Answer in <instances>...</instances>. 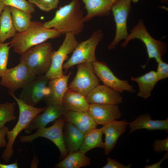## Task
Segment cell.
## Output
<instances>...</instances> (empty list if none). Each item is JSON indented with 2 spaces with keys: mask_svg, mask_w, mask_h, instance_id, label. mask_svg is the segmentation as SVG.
<instances>
[{
  "mask_svg": "<svg viewBox=\"0 0 168 168\" xmlns=\"http://www.w3.org/2000/svg\"><path fill=\"white\" fill-rule=\"evenodd\" d=\"M84 17L80 0H71L68 4L60 7L51 20L43 23L47 28H54L61 35L81 33L84 27Z\"/></svg>",
  "mask_w": 168,
  "mask_h": 168,
  "instance_id": "cell-1",
  "label": "cell"
},
{
  "mask_svg": "<svg viewBox=\"0 0 168 168\" xmlns=\"http://www.w3.org/2000/svg\"><path fill=\"white\" fill-rule=\"evenodd\" d=\"M61 35L54 28H45L43 23L32 21L26 30L16 33L10 42V45L15 52L21 55L32 47L48 39L58 37Z\"/></svg>",
  "mask_w": 168,
  "mask_h": 168,
  "instance_id": "cell-2",
  "label": "cell"
},
{
  "mask_svg": "<svg viewBox=\"0 0 168 168\" xmlns=\"http://www.w3.org/2000/svg\"><path fill=\"white\" fill-rule=\"evenodd\" d=\"M8 91L9 94L16 101L19 108V116L15 127L7 133L8 141L7 146L2 156V159L6 163L9 162L13 155V145L19 133L25 129L32 119L37 114L43 112L45 108H39L29 105L18 98L14 92Z\"/></svg>",
  "mask_w": 168,
  "mask_h": 168,
  "instance_id": "cell-3",
  "label": "cell"
},
{
  "mask_svg": "<svg viewBox=\"0 0 168 168\" xmlns=\"http://www.w3.org/2000/svg\"><path fill=\"white\" fill-rule=\"evenodd\" d=\"M138 39L144 44L147 49L148 59L144 65L141 66L145 68L149 60L154 58L156 62L162 60V57L166 51L167 44L153 38L147 31L143 21L139 19L131 30L130 33L121 44L122 47L125 48L131 40Z\"/></svg>",
  "mask_w": 168,
  "mask_h": 168,
  "instance_id": "cell-4",
  "label": "cell"
},
{
  "mask_svg": "<svg viewBox=\"0 0 168 168\" xmlns=\"http://www.w3.org/2000/svg\"><path fill=\"white\" fill-rule=\"evenodd\" d=\"M52 49L50 42L41 43L30 48L21 54L20 62L26 65L37 76L44 75L50 68Z\"/></svg>",
  "mask_w": 168,
  "mask_h": 168,
  "instance_id": "cell-5",
  "label": "cell"
},
{
  "mask_svg": "<svg viewBox=\"0 0 168 168\" xmlns=\"http://www.w3.org/2000/svg\"><path fill=\"white\" fill-rule=\"evenodd\" d=\"M103 37L101 29H98L93 31L87 40L78 43L70 58L63 64V68L67 70L80 63H92L97 60L96 49Z\"/></svg>",
  "mask_w": 168,
  "mask_h": 168,
  "instance_id": "cell-6",
  "label": "cell"
},
{
  "mask_svg": "<svg viewBox=\"0 0 168 168\" xmlns=\"http://www.w3.org/2000/svg\"><path fill=\"white\" fill-rule=\"evenodd\" d=\"M65 121L63 116L60 117L50 127L39 128L34 134L20 136V141L22 142H30L39 137L47 138L58 148L60 154V159L62 160L68 154L63 139V129Z\"/></svg>",
  "mask_w": 168,
  "mask_h": 168,
  "instance_id": "cell-7",
  "label": "cell"
},
{
  "mask_svg": "<svg viewBox=\"0 0 168 168\" xmlns=\"http://www.w3.org/2000/svg\"><path fill=\"white\" fill-rule=\"evenodd\" d=\"M72 33L65 34L64 40L57 51H53L50 68L44 75L49 80L63 77V62L68 55L73 52L78 42Z\"/></svg>",
  "mask_w": 168,
  "mask_h": 168,
  "instance_id": "cell-8",
  "label": "cell"
},
{
  "mask_svg": "<svg viewBox=\"0 0 168 168\" xmlns=\"http://www.w3.org/2000/svg\"><path fill=\"white\" fill-rule=\"evenodd\" d=\"M77 71L68 89L86 97L95 87L100 84V80L94 72L92 63H85L77 65Z\"/></svg>",
  "mask_w": 168,
  "mask_h": 168,
  "instance_id": "cell-9",
  "label": "cell"
},
{
  "mask_svg": "<svg viewBox=\"0 0 168 168\" xmlns=\"http://www.w3.org/2000/svg\"><path fill=\"white\" fill-rule=\"evenodd\" d=\"M37 76L26 65L20 62L14 67L7 68L1 78L0 84L8 91L14 92L23 88Z\"/></svg>",
  "mask_w": 168,
  "mask_h": 168,
  "instance_id": "cell-10",
  "label": "cell"
},
{
  "mask_svg": "<svg viewBox=\"0 0 168 168\" xmlns=\"http://www.w3.org/2000/svg\"><path fill=\"white\" fill-rule=\"evenodd\" d=\"M131 2L130 0H118L111 8V11L116 25V31L113 40L108 46L109 50L115 49L128 34L127 22L131 10Z\"/></svg>",
  "mask_w": 168,
  "mask_h": 168,
  "instance_id": "cell-11",
  "label": "cell"
},
{
  "mask_svg": "<svg viewBox=\"0 0 168 168\" xmlns=\"http://www.w3.org/2000/svg\"><path fill=\"white\" fill-rule=\"evenodd\" d=\"M92 64L94 73L104 85L120 93L124 91L136 92L133 86L128 81L117 77L105 63L97 60Z\"/></svg>",
  "mask_w": 168,
  "mask_h": 168,
  "instance_id": "cell-12",
  "label": "cell"
},
{
  "mask_svg": "<svg viewBox=\"0 0 168 168\" xmlns=\"http://www.w3.org/2000/svg\"><path fill=\"white\" fill-rule=\"evenodd\" d=\"M49 81L44 75L37 76L22 88L19 98L29 105L35 106L48 94Z\"/></svg>",
  "mask_w": 168,
  "mask_h": 168,
  "instance_id": "cell-13",
  "label": "cell"
},
{
  "mask_svg": "<svg viewBox=\"0 0 168 168\" xmlns=\"http://www.w3.org/2000/svg\"><path fill=\"white\" fill-rule=\"evenodd\" d=\"M68 110L62 105H49L43 113L36 115L25 129L29 133L32 130L44 127L47 124L63 116Z\"/></svg>",
  "mask_w": 168,
  "mask_h": 168,
  "instance_id": "cell-14",
  "label": "cell"
},
{
  "mask_svg": "<svg viewBox=\"0 0 168 168\" xmlns=\"http://www.w3.org/2000/svg\"><path fill=\"white\" fill-rule=\"evenodd\" d=\"M89 104L118 105L123 102L120 93L103 84L94 88L86 97Z\"/></svg>",
  "mask_w": 168,
  "mask_h": 168,
  "instance_id": "cell-15",
  "label": "cell"
},
{
  "mask_svg": "<svg viewBox=\"0 0 168 168\" xmlns=\"http://www.w3.org/2000/svg\"><path fill=\"white\" fill-rule=\"evenodd\" d=\"M88 112L97 124L102 125L121 116L117 105L90 104Z\"/></svg>",
  "mask_w": 168,
  "mask_h": 168,
  "instance_id": "cell-16",
  "label": "cell"
},
{
  "mask_svg": "<svg viewBox=\"0 0 168 168\" xmlns=\"http://www.w3.org/2000/svg\"><path fill=\"white\" fill-rule=\"evenodd\" d=\"M128 123L125 120H114L104 125L101 128L105 136V154L108 155L115 147L118 138L125 133Z\"/></svg>",
  "mask_w": 168,
  "mask_h": 168,
  "instance_id": "cell-17",
  "label": "cell"
},
{
  "mask_svg": "<svg viewBox=\"0 0 168 168\" xmlns=\"http://www.w3.org/2000/svg\"><path fill=\"white\" fill-rule=\"evenodd\" d=\"M71 75V72L67 75L49 80L48 93L43 99L48 105H62L63 96L68 89V81Z\"/></svg>",
  "mask_w": 168,
  "mask_h": 168,
  "instance_id": "cell-18",
  "label": "cell"
},
{
  "mask_svg": "<svg viewBox=\"0 0 168 168\" xmlns=\"http://www.w3.org/2000/svg\"><path fill=\"white\" fill-rule=\"evenodd\" d=\"M87 11L84 22L91 21L96 17L109 16L113 6L118 0H81Z\"/></svg>",
  "mask_w": 168,
  "mask_h": 168,
  "instance_id": "cell-19",
  "label": "cell"
},
{
  "mask_svg": "<svg viewBox=\"0 0 168 168\" xmlns=\"http://www.w3.org/2000/svg\"><path fill=\"white\" fill-rule=\"evenodd\" d=\"M130 128L129 134L137 130L145 129L149 130L168 131V119L154 120L151 119L150 114H142L133 121L128 123Z\"/></svg>",
  "mask_w": 168,
  "mask_h": 168,
  "instance_id": "cell-20",
  "label": "cell"
},
{
  "mask_svg": "<svg viewBox=\"0 0 168 168\" xmlns=\"http://www.w3.org/2000/svg\"><path fill=\"white\" fill-rule=\"evenodd\" d=\"M85 134L73 124L65 121L63 129V139L68 154L79 150Z\"/></svg>",
  "mask_w": 168,
  "mask_h": 168,
  "instance_id": "cell-21",
  "label": "cell"
},
{
  "mask_svg": "<svg viewBox=\"0 0 168 168\" xmlns=\"http://www.w3.org/2000/svg\"><path fill=\"white\" fill-rule=\"evenodd\" d=\"M63 117L65 121L73 124L84 133L97 126V124L88 111L68 110Z\"/></svg>",
  "mask_w": 168,
  "mask_h": 168,
  "instance_id": "cell-22",
  "label": "cell"
},
{
  "mask_svg": "<svg viewBox=\"0 0 168 168\" xmlns=\"http://www.w3.org/2000/svg\"><path fill=\"white\" fill-rule=\"evenodd\" d=\"M132 81L136 82L138 86V96L146 99L151 96V92L159 81L156 71L152 70L138 77H132Z\"/></svg>",
  "mask_w": 168,
  "mask_h": 168,
  "instance_id": "cell-23",
  "label": "cell"
},
{
  "mask_svg": "<svg viewBox=\"0 0 168 168\" xmlns=\"http://www.w3.org/2000/svg\"><path fill=\"white\" fill-rule=\"evenodd\" d=\"M89 104L86 97L68 89L62 101V105L67 110L78 112L88 111Z\"/></svg>",
  "mask_w": 168,
  "mask_h": 168,
  "instance_id": "cell-24",
  "label": "cell"
},
{
  "mask_svg": "<svg viewBox=\"0 0 168 168\" xmlns=\"http://www.w3.org/2000/svg\"><path fill=\"white\" fill-rule=\"evenodd\" d=\"M91 159L79 150L68 153L54 166L56 168H80L89 165Z\"/></svg>",
  "mask_w": 168,
  "mask_h": 168,
  "instance_id": "cell-25",
  "label": "cell"
},
{
  "mask_svg": "<svg viewBox=\"0 0 168 168\" xmlns=\"http://www.w3.org/2000/svg\"><path fill=\"white\" fill-rule=\"evenodd\" d=\"M103 134L101 128H96L86 132L79 151L86 154L88 151L95 148H104V143L102 139Z\"/></svg>",
  "mask_w": 168,
  "mask_h": 168,
  "instance_id": "cell-26",
  "label": "cell"
},
{
  "mask_svg": "<svg viewBox=\"0 0 168 168\" xmlns=\"http://www.w3.org/2000/svg\"><path fill=\"white\" fill-rule=\"evenodd\" d=\"M13 24L10 7L5 6L0 16V43L13 37L16 33Z\"/></svg>",
  "mask_w": 168,
  "mask_h": 168,
  "instance_id": "cell-27",
  "label": "cell"
},
{
  "mask_svg": "<svg viewBox=\"0 0 168 168\" xmlns=\"http://www.w3.org/2000/svg\"><path fill=\"white\" fill-rule=\"evenodd\" d=\"M10 10L16 31L21 32L28 29L32 22L31 13L12 7H10Z\"/></svg>",
  "mask_w": 168,
  "mask_h": 168,
  "instance_id": "cell-28",
  "label": "cell"
},
{
  "mask_svg": "<svg viewBox=\"0 0 168 168\" xmlns=\"http://www.w3.org/2000/svg\"><path fill=\"white\" fill-rule=\"evenodd\" d=\"M15 105V102L0 104V128L4 127L6 123L16 120Z\"/></svg>",
  "mask_w": 168,
  "mask_h": 168,
  "instance_id": "cell-29",
  "label": "cell"
},
{
  "mask_svg": "<svg viewBox=\"0 0 168 168\" xmlns=\"http://www.w3.org/2000/svg\"><path fill=\"white\" fill-rule=\"evenodd\" d=\"M5 6L12 7L26 12L33 13L35 9L34 5L26 0H2Z\"/></svg>",
  "mask_w": 168,
  "mask_h": 168,
  "instance_id": "cell-30",
  "label": "cell"
},
{
  "mask_svg": "<svg viewBox=\"0 0 168 168\" xmlns=\"http://www.w3.org/2000/svg\"><path fill=\"white\" fill-rule=\"evenodd\" d=\"M9 44L10 42L0 43V79L7 69L9 50L11 47Z\"/></svg>",
  "mask_w": 168,
  "mask_h": 168,
  "instance_id": "cell-31",
  "label": "cell"
},
{
  "mask_svg": "<svg viewBox=\"0 0 168 168\" xmlns=\"http://www.w3.org/2000/svg\"><path fill=\"white\" fill-rule=\"evenodd\" d=\"M30 3L35 4L41 10L48 12L57 8L59 0H28Z\"/></svg>",
  "mask_w": 168,
  "mask_h": 168,
  "instance_id": "cell-32",
  "label": "cell"
},
{
  "mask_svg": "<svg viewBox=\"0 0 168 168\" xmlns=\"http://www.w3.org/2000/svg\"><path fill=\"white\" fill-rule=\"evenodd\" d=\"M157 68L156 71L158 81L165 79L168 77V64L160 60L156 62Z\"/></svg>",
  "mask_w": 168,
  "mask_h": 168,
  "instance_id": "cell-33",
  "label": "cell"
},
{
  "mask_svg": "<svg viewBox=\"0 0 168 168\" xmlns=\"http://www.w3.org/2000/svg\"><path fill=\"white\" fill-rule=\"evenodd\" d=\"M153 151L157 153L168 152V137L164 139H156L153 145Z\"/></svg>",
  "mask_w": 168,
  "mask_h": 168,
  "instance_id": "cell-34",
  "label": "cell"
},
{
  "mask_svg": "<svg viewBox=\"0 0 168 168\" xmlns=\"http://www.w3.org/2000/svg\"><path fill=\"white\" fill-rule=\"evenodd\" d=\"M107 163L103 168H130L131 164L125 166L110 157L106 158Z\"/></svg>",
  "mask_w": 168,
  "mask_h": 168,
  "instance_id": "cell-35",
  "label": "cell"
},
{
  "mask_svg": "<svg viewBox=\"0 0 168 168\" xmlns=\"http://www.w3.org/2000/svg\"><path fill=\"white\" fill-rule=\"evenodd\" d=\"M9 130L8 128L5 126L0 128V148L6 147L7 142L5 138Z\"/></svg>",
  "mask_w": 168,
  "mask_h": 168,
  "instance_id": "cell-36",
  "label": "cell"
},
{
  "mask_svg": "<svg viewBox=\"0 0 168 168\" xmlns=\"http://www.w3.org/2000/svg\"><path fill=\"white\" fill-rule=\"evenodd\" d=\"M168 152H166L164 156L159 161L153 164L148 165L147 164L144 167V168H160L162 163L165 160L168 158Z\"/></svg>",
  "mask_w": 168,
  "mask_h": 168,
  "instance_id": "cell-37",
  "label": "cell"
},
{
  "mask_svg": "<svg viewBox=\"0 0 168 168\" xmlns=\"http://www.w3.org/2000/svg\"><path fill=\"white\" fill-rule=\"evenodd\" d=\"M18 165L17 161L9 164H2L0 163V168H17Z\"/></svg>",
  "mask_w": 168,
  "mask_h": 168,
  "instance_id": "cell-38",
  "label": "cell"
},
{
  "mask_svg": "<svg viewBox=\"0 0 168 168\" xmlns=\"http://www.w3.org/2000/svg\"><path fill=\"white\" fill-rule=\"evenodd\" d=\"M5 6V5L2 1V0H0V16L4 9Z\"/></svg>",
  "mask_w": 168,
  "mask_h": 168,
  "instance_id": "cell-39",
  "label": "cell"
},
{
  "mask_svg": "<svg viewBox=\"0 0 168 168\" xmlns=\"http://www.w3.org/2000/svg\"><path fill=\"white\" fill-rule=\"evenodd\" d=\"M161 2L162 3L165 4L166 5L168 4V0H160Z\"/></svg>",
  "mask_w": 168,
  "mask_h": 168,
  "instance_id": "cell-40",
  "label": "cell"
},
{
  "mask_svg": "<svg viewBox=\"0 0 168 168\" xmlns=\"http://www.w3.org/2000/svg\"><path fill=\"white\" fill-rule=\"evenodd\" d=\"M131 2H133L134 3H137L139 1V0H130Z\"/></svg>",
  "mask_w": 168,
  "mask_h": 168,
  "instance_id": "cell-41",
  "label": "cell"
}]
</instances>
